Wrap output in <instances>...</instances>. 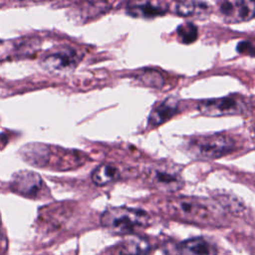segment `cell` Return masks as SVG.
Masks as SVG:
<instances>
[{
    "instance_id": "ba28073f",
    "label": "cell",
    "mask_w": 255,
    "mask_h": 255,
    "mask_svg": "<svg viewBox=\"0 0 255 255\" xmlns=\"http://www.w3.org/2000/svg\"><path fill=\"white\" fill-rule=\"evenodd\" d=\"M12 186L14 190L22 195L36 197L43 187V181L37 173L21 171L14 175Z\"/></svg>"
},
{
    "instance_id": "8fae6325",
    "label": "cell",
    "mask_w": 255,
    "mask_h": 255,
    "mask_svg": "<svg viewBox=\"0 0 255 255\" xmlns=\"http://www.w3.org/2000/svg\"><path fill=\"white\" fill-rule=\"evenodd\" d=\"M174 12L182 17L203 19L211 13V6L203 1H180L175 3Z\"/></svg>"
},
{
    "instance_id": "9a60e30c",
    "label": "cell",
    "mask_w": 255,
    "mask_h": 255,
    "mask_svg": "<svg viewBox=\"0 0 255 255\" xmlns=\"http://www.w3.org/2000/svg\"><path fill=\"white\" fill-rule=\"evenodd\" d=\"M176 33H177V36H178V39L180 40V42L184 43V44H190V43L194 42L198 36L197 27L194 24L189 23V22L179 25L177 27Z\"/></svg>"
},
{
    "instance_id": "9c48e42d",
    "label": "cell",
    "mask_w": 255,
    "mask_h": 255,
    "mask_svg": "<svg viewBox=\"0 0 255 255\" xmlns=\"http://www.w3.org/2000/svg\"><path fill=\"white\" fill-rule=\"evenodd\" d=\"M168 5L162 1H132L127 6V13L131 17L150 19L163 15Z\"/></svg>"
},
{
    "instance_id": "52a82bcc",
    "label": "cell",
    "mask_w": 255,
    "mask_h": 255,
    "mask_svg": "<svg viewBox=\"0 0 255 255\" xmlns=\"http://www.w3.org/2000/svg\"><path fill=\"white\" fill-rule=\"evenodd\" d=\"M218 12L228 23L249 21L254 17L255 3L252 1H221L218 3Z\"/></svg>"
},
{
    "instance_id": "3957f363",
    "label": "cell",
    "mask_w": 255,
    "mask_h": 255,
    "mask_svg": "<svg viewBox=\"0 0 255 255\" xmlns=\"http://www.w3.org/2000/svg\"><path fill=\"white\" fill-rule=\"evenodd\" d=\"M235 140L226 134L200 135L190 138L185 145V152L194 159H216L230 153L235 148Z\"/></svg>"
},
{
    "instance_id": "8992f818",
    "label": "cell",
    "mask_w": 255,
    "mask_h": 255,
    "mask_svg": "<svg viewBox=\"0 0 255 255\" xmlns=\"http://www.w3.org/2000/svg\"><path fill=\"white\" fill-rule=\"evenodd\" d=\"M80 60V53L76 49L64 47L47 55L42 61V66L50 72L66 73L73 71Z\"/></svg>"
},
{
    "instance_id": "5bb4252c",
    "label": "cell",
    "mask_w": 255,
    "mask_h": 255,
    "mask_svg": "<svg viewBox=\"0 0 255 255\" xmlns=\"http://www.w3.org/2000/svg\"><path fill=\"white\" fill-rule=\"evenodd\" d=\"M120 170L111 163H104L97 167L92 173V179L97 185H106L120 178Z\"/></svg>"
},
{
    "instance_id": "7c38bea8",
    "label": "cell",
    "mask_w": 255,
    "mask_h": 255,
    "mask_svg": "<svg viewBox=\"0 0 255 255\" xmlns=\"http://www.w3.org/2000/svg\"><path fill=\"white\" fill-rule=\"evenodd\" d=\"M178 108V101L174 98H168L158 104L148 117V124L151 127H157L172 118Z\"/></svg>"
},
{
    "instance_id": "277c9868",
    "label": "cell",
    "mask_w": 255,
    "mask_h": 255,
    "mask_svg": "<svg viewBox=\"0 0 255 255\" xmlns=\"http://www.w3.org/2000/svg\"><path fill=\"white\" fill-rule=\"evenodd\" d=\"M197 110L207 117L236 116L248 112V100L239 95H230L223 98L204 100L198 103Z\"/></svg>"
},
{
    "instance_id": "30bf717a",
    "label": "cell",
    "mask_w": 255,
    "mask_h": 255,
    "mask_svg": "<svg viewBox=\"0 0 255 255\" xmlns=\"http://www.w3.org/2000/svg\"><path fill=\"white\" fill-rule=\"evenodd\" d=\"M175 255H217L216 246L203 237H193L175 246Z\"/></svg>"
},
{
    "instance_id": "4fadbf2b",
    "label": "cell",
    "mask_w": 255,
    "mask_h": 255,
    "mask_svg": "<svg viewBox=\"0 0 255 255\" xmlns=\"http://www.w3.org/2000/svg\"><path fill=\"white\" fill-rule=\"evenodd\" d=\"M116 251L119 255H146L150 251V245L144 238L130 237L122 242Z\"/></svg>"
},
{
    "instance_id": "5b68a950",
    "label": "cell",
    "mask_w": 255,
    "mask_h": 255,
    "mask_svg": "<svg viewBox=\"0 0 255 255\" xmlns=\"http://www.w3.org/2000/svg\"><path fill=\"white\" fill-rule=\"evenodd\" d=\"M145 175L152 186L162 191L173 192L183 185L180 172L175 167L167 164L152 165L146 169Z\"/></svg>"
},
{
    "instance_id": "2e32d148",
    "label": "cell",
    "mask_w": 255,
    "mask_h": 255,
    "mask_svg": "<svg viewBox=\"0 0 255 255\" xmlns=\"http://www.w3.org/2000/svg\"><path fill=\"white\" fill-rule=\"evenodd\" d=\"M237 52L241 54H248L251 57L254 55L253 45L249 41H241L237 45Z\"/></svg>"
},
{
    "instance_id": "7a4b0ae2",
    "label": "cell",
    "mask_w": 255,
    "mask_h": 255,
    "mask_svg": "<svg viewBox=\"0 0 255 255\" xmlns=\"http://www.w3.org/2000/svg\"><path fill=\"white\" fill-rule=\"evenodd\" d=\"M166 209L172 216L197 224H215L218 220L215 210L206 202L192 197H175L166 202Z\"/></svg>"
},
{
    "instance_id": "6da1fadb",
    "label": "cell",
    "mask_w": 255,
    "mask_h": 255,
    "mask_svg": "<svg viewBox=\"0 0 255 255\" xmlns=\"http://www.w3.org/2000/svg\"><path fill=\"white\" fill-rule=\"evenodd\" d=\"M148 222L149 216L145 211L129 207L108 208L101 217L102 225L110 232L119 235L132 233L137 228L145 227Z\"/></svg>"
}]
</instances>
